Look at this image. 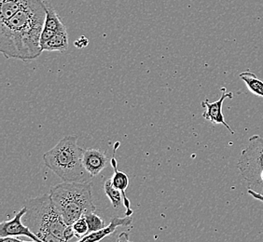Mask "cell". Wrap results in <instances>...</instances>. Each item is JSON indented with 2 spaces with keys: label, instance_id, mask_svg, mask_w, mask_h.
Here are the masks:
<instances>
[{
  "label": "cell",
  "instance_id": "obj_1",
  "mask_svg": "<svg viewBox=\"0 0 263 242\" xmlns=\"http://www.w3.org/2000/svg\"><path fill=\"white\" fill-rule=\"evenodd\" d=\"M46 15L45 1L34 0L10 19L0 23V52L6 59L30 62L41 56Z\"/></svg>",
  "mask_w": 263,
  "mask_h": 242
},
{
  "label": "cell",
  "instance_id": "obj_2",
  "mask_svg": "<svg viewBox=\"0 0 263 242\" xmlns=\"http://www.w3.org/2000/svg\"><path fill=\"white\" fill-rule=\"evenodd\" d=\"M78 136L68 135L43 155L45 166L64 182L90 183L92 176L83 165L84 149L78 146Z\"/></svg>",
  "mask_w": 263,
  "mask_h": 242
},
{
  "label": "cell",
  "instance_id": "obj_3",
  "mask_svg": "<svg viewBox=\"0 0 263 242\" xmlns=\"http://www.w3.org/2000/svg\"><path fill=\"white\" fill-rule=\"evenodd\" d=\"M26 213L23 222L43 242H66V225L56 211L50 194L26 200Z\"/></svg>",
  "mask_w": 263,
  "mask_h": 242
},
{
  "label": "cell",
  "instance_id": "obj_4",
  "mask_svg": "<svg viewBox=\"0 0 263 242\" xmlns=\"http://www.w3.org/2000/svg\"><path fill=\"white\" fill-rule=\"evenodd\" d=\"M91 188V182H64L51 187L50 195L52 203L67 226L73 225L81 217L97 211Z\"/></svg>",
  "mask_w": 263,
  "mask_h": 242
},
{
  "label": "cell",
  "instance_id": "obj_5",
  "mask_svg": "<svg viewBox=\"0 0 263 242\" xmlns=\"http://www.w3.org/2000/svg\"><path fill=\"white\" fill-rule=\"evenodd\" d=\"M237 168L249 187L258 186L261 183L260 174L263 171V137L255 134L249 138L247 147L243 148L239 159Z\"/></svg>",
  "mask_w": 263,
  "mask_h": 242
},
{
  "label": "cell",
  "instance_id": "obj_6",
  "mask_svg": "<svg viewBox=\"0 0 263 242\" xmlns=\"http://www.w3.org/2000/svg\"><path fill=\"white\" fill-rule=\"evenodd\" d=\"M26 213V208L24 207L16 213L15 216L13 217L11 220L1 223L0 224V237L25 236V237L31 238V240L43 242L31 231L29 227H26L23 222V217L25 216Z\"/></svg>",
  "mask_w": 263,
  "mask_h": 242
},
{
  "label": "cell",
  "instance_id": "obj_7",
  "mask_svg": "<svg viewBox=\"0 0 263 242\" xmlns=\"http://www.w3.org/2000/svg\"><path fill=\"white\" fill-rule=\"evenodd\" d=\"M222 94L221 97L218 99V101L210 103L208 100L202 102V106L204 107L206 110L203 112L202 116L204 119L212 122L213 124H222L223 126L226 127V129L230 131L231 134H234L235 131L230 127L228 123L225 120V117L222 113V106L224 101L229 98H233V92H227L226 88L221 89Z\"/></svg>",
  "mask_w": 263,
  "mask_h": 242
},
{
  "label": "cell",
  "instance_id": "obj_8",
  "mask_svg": "<svg viewBox=\"0 0 263 242\" xmlns=\"http://www.w3.org/2000/svg\"><path fill=\"white\" fill-rule=\"evenodd\" d=\"M119 147H120V142H117L115 146H114V153H113V156H112L111 160H110V164H111L112 168L114 170L113 176L110 179H111L112 185L116 187L117 189H119L120 191L122 192V197H123V204H124V207L126 209L125 216H132L134 212L131 210V202H130V199L127 197L126 194H125V190H126L127 187H129V177H128L126 173H124L122 171H119L118 162H117L116 157H115L117 149Z\"/></svg>",
  "mask_w": 263,
  "mask_h": 242
},
{
  "label": "cell",
  "instance_id": "obj_9",
  "mask_svg": "<svg viewBox=\"0 0 263 242\" xmlns=\"http://www.w3.org/2000/svg\"><path fill=\"white\" fill-rule=\"evenodd\" d=\"M106 164L107 156L106 153L92 148L84 149L83 165L91 176H97L106 168Z\"/></svg>",
  "mask_w": 263,
  "mask_h": 242
},
{
  "label": "cell",
  "instance_id": "obj_10",
  "mask_svg": "<svg viewBox=\"0 0 263 242\" xmlns=\"http://www.w3.org/2000/svg\"><path fill=\"white\" fill-rule=\"evenodd\" d=\"M132 222V216H125L124 218L113 217L110 220V224L107 227L96 232L89 233L85 237H81L77 242H100L105 237H108L115 232L117 227L130 226Z\"/></svg>",
  "mask_w": 263,
  "mask_h": 242
},
{
  "label": "cell",
  "instance_id": "obj_11",
  "mask_svg": "<svg viewBox=\"0 0 263 242\" xmlns=\"http://www.w3.org/2000/svg\"><path fill=\"white\" fill-rule=\"evenodd\" d=\"M46 10H47V15H46L43 31L41 34V47L44 45L47 41H50L56 33L66 28L62 23L60 17L56 13L55 10L51 6L48 5L46 3Z\"/></svg>",
  "mask_w": 263,
  "mask_h": 242
},
{
  "label": "cell",
  "instance_id": "obj_12",
  "mask_svg": "<svg viewBox=\"0 0 263 242\" xmlns=\"http://www.w3.org/2000/svg\"><path fill=\"white\" fill-rule=\"evenodd\" d=\"M34 0H0V23L10 19Z\"/></svg>",
  "mask_w": 263,
  "mask_h": 242
},
{
  "label": "cell",
  "instance_id": "obj_13",
  "mask_svg": "<svg viewBox=\"0 0 263 242\" xmlns=\"http://www.w3.org/2000/svg\"><path fill=\"white\" fill-rule=\"evenodd\" d=\"M42 51H63L68 49V35L66 28L59 31L51 39L47 41L44 45L41 47Z\"/></svg>",
  "mask_w": 263,
  "mask_h": 242
},
{
  "label": "cell",
  "instance_id": "obj_14",
  "mask_svg": "<svg viewBox=\"0 0 263 242\" xmlns=\"http://www.w3.org/2000/svg\"><path fill=\"white\" fill-rule=\"evenodd\" d=\"M240 78L248 87V91H251L254 95L263 98V81L250 71L243 72L240 74Z\"/></svg>",
  "mask_w": 263,
  "mask_h": 242
},
{
  "label": "cell",
  "instance_id": "obj_15",
  "mask_svg": "<svg viewBox=\"0 0 263 242\" xmlns=\"http://www.w3.org/2000/svg\"><path fill=\"white\" fill-rule=\"evenodd\" d=\"M104 190L106 193V197L109 198L111 202L112 206L117 209L120 207L123 202V197H122V192L112 185L111 179L107 180L104 185Z\"/></svg>",
  "mask_w": 263,
  "mask_h": 242
},
{
  "label": "cell",
  "instance_id": "obj_16",
  "mask_svg": "<svg viewBox=\"0 0 263 242\" xmlns=\"http://www.w3.org/2000/svg\"><path fill=\"white\" fill-rule=\"evenodd\" d=\"M88 227H89V233L96 232L98 230H101L106 227L104 220L99 215L96 214V212H91L85 215Z\"/></svg>",
  "mask_w": 263,
  "mask_h": 242
},
{
  "label": "cell",
  "instance_id": "obj_17",
  "mask_svg": "<svg viewBox=\"0 0 263 242\" xmlns=\"http://www.w3.org/2000/svg\"><path fill=\"white\" fill-rule=\"evenodd\" d=\"M72 227L78 238L85 237L89 234V227L85 217H81L79 220H77L76 222L72 225Z\"/></svg>",
  "mask_w": 263,
  "mask_h": 242
},
{
  "label": "cell",
  "instance_id": "obj_18",
  "mask_svg": "<svg viewBox=\"0 0 263 242\" xmlns=\"http://www.w3.org/2000/svg\"><path fill=\"white\" fill-rule=\"evenodd\" d=\"M248 195L263 203V182L253 188H248Z\"/></svg>",
  "mask_w": 263,
  "mask_h": 242
},
{
  "label": "cell",
  "instance_id": "obj_19",
  "mask_svg": "<svg viewBox=\"0 0 263 242\" xmlns=\"http://www.w3.org/2000/svg\"><path fill=\"white\" fill-rule=\"evenodd\" d=\"M75 237H77L76 234H75V231L73 229L72 225L71 226H67L66 229H65V232H64V239H65V241L69 242L73 238H75Z\"/></svg>",
  "mask_w": 263,
  "mask_h": 242
},
{
  "label": "cell",
  "instance_id": "obj_20",
  "mask_svg": "<svg viewBox=\"0 0 263 242\" xmlns=\"http://www.w3.org/2000/svg\"><path fill=\"white\" fill-rule=\"evenodd\" d=\"M88 43H89V41L87 39L85 36H81V38L75 42V46H76L77 48L81 49V48H85V47H87Z\"/></svg>",
  "mask_w": 263,
  "mask_h": 242
},
{
  "label": "cell",
  "instance_id": "obj_21",
  "mask_svg": "<svg viewBox=\"0 0 263 242\" xmlns=\"http://www.w3.org/2000/svg\"><path fill=\"white\" fill-rule=\"evenodd\" d=\"M117 242H132L129 238V233L122 232V234H120Z\"/></svg>",
  "mask_w": 263,
  "mask_h": 242
},
{
  "label": "cell",
  "instance_id": "obj_22",
  "mask_svg": "<svg viewBox=\"0 0 263 242\" xmlns=\"http://www.w3.org/2000/svg\"><path fill=\"white\" fill-rule=\"evenodd\" d=\"M1 242H27L17 238V237H1Z\"/></svg>",
  "mask_w": 263,
  "mask_h": 242
},
{
  "label": "cell",
  "instance_id": "obj_23",
  "mask_svg": "<svg viewBox=\"0 0 263 242\" xmlns=\"http://www.w3.org/2000/svg\"><path fill=\"white\" fill-rule=\"evenodd\" d=\"M260 180H261V182H263V171L261 172V174H260Z\"/></svg>",
  "mask_w": 263,
  "mask_h": 242
}]
</instances>
